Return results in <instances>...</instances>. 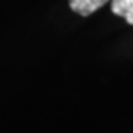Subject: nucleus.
Returning <instances> with one entry per match:
<instances>
[{"instance_id": "nucleus-1", "label": "nucleus", "mask_w": 133, "mask_h": 133, "mask_svg": "<svg viewBox=\"0 0 133 133\" xmlns=\"http://www.w3.org/2000/svg\"><path fill=\"white\" fill-rule=\"evenodd\" d=\"M109 0H68L70 8L74 12H77L81 16H89L98 9H101L105 3H108Z\"/></svg>"}, {"instance_id": "nucleus-2", "label": "nucleus", "mask_w": 133, "mask_h": 133, "mask_svg": "<svg viewBox=\"0 0 133 133\" xmlns=\"http://www.w3.org/2000/svg\"><path fill=\"white\" fill-rule=\"evenodd\" d=\"M111 10L114 15L124 18L127 24L133 25V0H112Z\"/></svg>"}]
</instances>
